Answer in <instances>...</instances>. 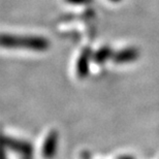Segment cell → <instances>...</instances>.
Wrapping results in <instances>:
<instances>
[{
  "instance_id": "6da1fadb",
  "label": "cell",
  "mask_w": 159,
  "mask_h": 159,
  "mask_svg": "<svg viewBox=\"0 0 159 159\" xmlns=\"http://www.w3.org/2000/svg\"><path fill=\"white\" fill-rule=\"evenodd\" d=\"M0 47L6 49H26L43 52L50 47V41L43 36L0 34Z\"/></svg>"
},
{
  "instance_id": "8992f818",
  "label": "cell",
  "mask_w": 159,
  "mask_h": 159,
  "mask_svg": "<svg viewBox=\"0 0 159 159\" xmlns=\"http://www.w3.org/2000/svg\"><path fill=\"white\" fill-rule=\"evenodd\" d=\"M114 52L110 47H102L93 54V60L97 64H103L107 60L113 59Z\"/></svg>"
},
{
  "instance_id": "9c48e42d",
  "label": "cell",
  "mask_w": 159,
  "mask_h": 159,
  "mask_svg": "<svg viewBox=\"0 0 159 159\" xmlns=\"http://www.w3.org/2000/svg\"><path fill=\"white\" fill-rule=\"evenodd\" d=\"M117 159H134V157L130 156V155H121Z\"/></svg>"
},
{
  "instance_id": "277c9868",
  "label": "cell",
  "mask_w": 159,
  "mask_h": 159,
  "mask_svg": "<svg viewBox=\"0 0 159 159\" xmlns=\"http://www.w3.org/2000/svg\"><path fill=\"white\" fill-rule=\"evenodd\" d=\"M139 56H141V52L138 48L127 47L114 53L113 61L117 64H126V63L136 61L139 58Z\"/></svg>"
},
{
  "instance_id": "52a82bcc",
  "label": "cell",
  "mask_w": 159,
  "mask_h": 159,
  "mask_svg": "<svg viewBox=\"0 0 159 159\" xmlns=\"http://www.w3.org/2000/svg\"><path fill=\"white\" fill-rule=\"evenodd\" d=\"M0 159H8L7 158V149H6L4 143H3L1 135H0Z\"/></svg>"
},
{
  "instance_id": "7a4b0ae2",
  "label": "cell",
  "mask_w": 159,
  "mask_h": 159,
  "mask_svg": "<svg viewBox=\"0 0 159 159\" xmlns=\"http://www.w3.org/2000/svg\"><path fill=\"white\" fill-rule=\"evenodd\" d=\"M7 150L20 155L21 159H33V146L30 142L14 136L0 134Z\"/></svg>"
},
{
  "instance_id": "30bf717a",
  "label": "cell",
  "mask_w": 159,
  "mask_h": 159,
  "mask_svg": "<svg viewBox=\"0 0 159 159\" xmlns=\"http://www.w3.org/2000/svg\"><path fill=\"white\" fill-rule=\"evenodd\" d=\"M110 1H112V2H120V1H122V0H110Z\"/></svg>"
},
{
  "instance_id": "ba28073f",
  "label": "cell",
  "mask_w": 159,
  "mask_h": 159,
  "mask_svg": "<svg viewBox=\"0 0 159 159\" xmlns=\"http://www.w3.org/2000/svg\"><path fill=\"white\" fill-rule=\"evenodd\" d=\"M66 1L70 2V3H74V4L82 5V4H90L93 0H66Z\"/></svg>"
},
{
  "instance_id": "3957f363",
  "label": "cell",
  "mask_w": 159,
  "mask_h": 159,
  "mask_svg": "<svg viewBox=\"0 0 159 159\" xmlns=\"http://www.w3.org/2000/svg\"><path fill=\"white\" fill-rule=\"evenodd\" d=\"M59 145V133L56 129L50 130L44 138L41 147V156L43 159H54L58 152Z\"/></svg>"
},
{
  "instance_id": "5b68a950",
  "label": "cell",
  "mask_w": 159,
  "mask_h": 159,
  "mask_svg": "<svg viewBox=\"0 0 159 159\" xmlns=\"http://www.w3.org/2000/svg\"><path fill=\"white\" fill-rule=\"evenodd\" d=\"M93 58V56L91 55L90 49H85L84 52L82 53L81 57L79 59L78 66H77V74L81 79L86 78L88 75L89 68H90V60Z\"/></svg>"
}]
</instances>
